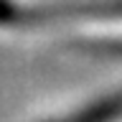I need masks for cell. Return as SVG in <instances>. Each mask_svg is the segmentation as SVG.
Segmentation results:
<instances>
[{"mask_svg":"<svg viewBox=\"0 0 122 122\" xmlns=\"http://www.w3.org/2000/svg\"><path fill=\"white\" fill-rule=\"evenodd\" d=\"M79 18H122V0H94L74 5H20L13 0H0L3 28H38Z\"/></svg>","mask_w":122,"mask_h":122,"instance_id":"cell-1","label":"cell"},{"mask_svg":"<svg viewBox=\"0 0 122 122\" xmlns=\"http://www.w3.org/2000/svg\"><path fill=\"white\" fill-rule=\"evenodd\" d=\"M120 117H122V89H117L76 112L66 114V117H59L51 122H114Z\"/></svg>","mask_w":122,"mask_h":122,"instance_id":"cell-2","label":"cell"}]
</instances>
